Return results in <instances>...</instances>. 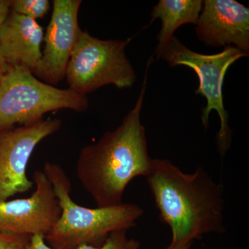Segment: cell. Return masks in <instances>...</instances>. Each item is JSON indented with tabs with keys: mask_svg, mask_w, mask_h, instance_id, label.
Wrapping results in <instances>:
<instances>
[{
	"mask_svg": "<svg viewBox=\"0 0 249 249\" xmlns=\"http://www.w3.org/2000/svg\"><path fill=\"white\" fill-rule=\"evenodd\" d=\"M58 119L41 120L30 125L0 131V201L27 193L34 182L27 166L36 146L61 127Z\"/></svg>",
	"mask_w": 249,
	"mask_h": 249,
	"instance_id": "7",
	"label": "cell"
},
{
	"mask_svg": "<svg viewBox=\"0 0 249 249\" xmlns=\"http://www.w3.org/2000/svg\"><path fill=\"white\" fill-rule=\"evenodd\" d=\"M203 8L201 0H160L152 10V20L162 22L156 53L165 48L174 37V33L183 24H196Z\"/></svg>",
	"mask_w": 249,
	"mask_h": 249,
	"instance_id": "12",
	"label": "cell"
},
{
	"mask_svg": "<svg viewBox=\"0 0 249 249\" xmlns=\"http://www.w3.org/2000/svg\"><path fill=\"white\" fill-rule=\"evenodd\" d=\"M145 178L160 219L172 231L168 247H191L204 234L225 231L222 186L202 167L187 174L169 160L153 159Z\"/></svg>",
	"mask_w": 249,
	"mask_h": 249,
	"instance_id": "1",
	"label": "cell"
},
{
	"mask_svg": "<svg viewBox=\"0 0 249 249\" xmlns=\"http://www.w3.org/2000/svg\"><path fill=\"white\" fill-rule=\"evenodd\" d=\"M36 190L29 197L0 201V232L45 236L61 214L52 183L45 173L34 174Z\"/></svg>",
	"mask_w": 249,
	"mask_h": 249,
	"instance_id": "8",
	"label": "cell"
},
{
	"mask_svg": "<svg viewBox=\"0 0 249 249\" xmlns=\"http://www.w3.org/2000/svg\"><path fill=\"white\" fill-rule=\"evenodd\" d=\"M42 172L53 186L61 209L58 220L45 236L52 248L101 247L112 232L134 227L143 214L140 206L130 203L95 209L80 206L72 200L71 181L60 165L46 162Z\"/></svg>",
	"mask_w": 249,
	"mask_h": 249,
	"instance_id": "3",
	"label": "cell"
},
{
	"mask_svg": "<svg viewBox=\"0 0 249 249\" xmlns=\"http://www.w3.org/2000/svg\"><path fill=\"white\" fill-rule=\"evenodd\" d=\"M43 40V29L37 21L14 11L0 27V50L10 67H22L34 73Z\"/></svg>",
	"mask_w": 249,
	"mask_h": 249,
	"instance_id": "11",
	"label": "cell"
},
{
	"mask_svg": "<svg viewBox=\"0 0 249 249\" xmlns=\"http://www.w3.org/2000/svg\"><path fill=\"white\" fill-rule=\"evenodd\" d=\"M127 231H120L112 232L102 246L94 247L83 245L77 249H139L140 242L127 237Z\"/></svg>",
	"mask_w": 249,
	"mask_h": 249,
	"instance_id": "14",
	"label": "cell"
},
{
	"mask_svg": "<svg viewBox=\"0 0 249 249\" xmlns=\"http://www.w3.org/2000/svg\"><path fill=\"white\" fill-rule=\"evenodd\" d=\"M130 40H100L82 30L67 65L69 89L86 95L107 85L131 88L137 76L125 54Z\"/></svg>",
	"mask_w": 249,
	"mask_h": 249,
	"instance_id": "5",
	"label": "cell"
},
{
	"mask_svg": "<svg viewBox=\"0 0 249 249\" xmlns=\"http://www.w3.org/2000/svg\"><path fill=\"white\" fill-rule=\"evenodd\" d=\"M11 9V1L0 0V27L9 14Z\"/></svg>",
	"mask_w": 249,
	"mask_h": 249,
	"instance_id": "17",
	"label": "cell"
},
{
	"mask_svg": "<svg viewBox=\"0 0 249 249\" xmlns=\"http://www.w3.org/2000/svg\"><path fill=\"white\" fill-rule=\"evenodd\" d=\"M11 8L18 14L35 19L43 18L50 9L49 0H14L11 1Z\"/></svg>",
	"mask_w": 249,
	"mask_h": 249,
	"instance_id": "13",
	"label": "cell"
},
{
	"mask_svg": "<svg viewBox=\"0 0 249 249\" xmlns=\"http://www.w3.org/2000/svg\"><path fill=\"white\" fill-rule=\"evenodd\" d=\"M165 249H171V248H170V247H168V248ZM183 249H190V247H186V248H184Z\"/></svg>",
	"mask_w": 249,
	"mask_h": 249,
	"instance_id": "19",
	"label": "cell"
},
{
	"mask_svg": "<svg viewBox=\"0 0 249 249\" xmlns=\"http://www.w3.org/2000/svg\"><path fill=\"white\" fill-rule=\"evenodd\" d=\"M198 38L211 47L233 46L249 53V9L235 0H206L196 23Z\"/></svg>",
	"mask_w": 249,
	"mask_h": 249,
	"instance_id": "10",
	"label": "cell"
},
{
	"mask_svg": "<svg viewBox=\"0 0 249 249\" xmlns=\"http://www.w3.org/2000/svg\"><path fill=\"white\" fill-rule=\"evenodd\" d=\"M88 106L86 95L44 83L22 67H10L0 81V131L36 124L50 111H84Z\"/></svg>",
	"mask_w": 249,
	"mask_h": 249,
	"instance_id": "4",
	"label": "cell"
},
{
	"mask_svg": "<svg viewBox=\"0 0 249 249\" xmlns=\"http://www.w3.org/2000/svg\"><path fill=\"white\" fill-rule=\"evenodd\" d=\"M157 59H163L170 66H186L196 72L199 78L196 94L206 99V107L201 110V121L205 127L209 126L211 111H217L220 119V129L217 135L219 153L224 155L231 142V132L228 125L229 114L223 100V84L229 67L248 54L233 46H228L215 54H202L191 50L173 37L165 48L157 53Z\"/></svg>",
	"mask_w": 249,
	"mask_h": 249,
	"instance_id": "6",
	"label": "cell"
},
{
	"mask_svg": "<svg viewBox=\"0 0 249 249\" xmlns=\"http://www.w3.org/2000/svg\"><path fill=\"white\" fill-rule=\"evenodd\" d=\"M9 65H8L7 62L5 60L2 54H1V50H0V81L2 79L4 75L9 71Z\"/></svg>",
	"mask_w": 249,
	"mask_h": 249,
	"instance_id": "18",
	"label": "cell"
},
{
	"mask_svg": "<svg viewBox=\"0 0 249 249\" xmlns=\"http://www.w3.org/2000/svg\"><path fill=\"white\" fill-rule=\"evenodd\" d=\"M146 88L145 76L135 106L120 125L83 147L78 156L77 178L97 207L123 203L127 185L137 177H146L151 170L153 159L149 155L145 129L141 122Z\"/></svg>",
	"mask_w": 249,
	"mask_h": 249,
	"instance_id": "2",
	"label": "cell"
},
{
	"mask_svg": "<svg viewBox=\"0 0 249 249\" xmlns=\"http://www.w3.org/2000/svg\"><path fill=\"white\" fill-rule=\"evenodd\" d=\"M80 0H54L53 13L44 36L45 45L34 74L55 85L66 76L67 65L81 29L78 21Z\"/></svg>",
	"mask_w": 249,
	"mask_h": 249,
	"instance_id": "9",
	"label": "cell"
},
{
	"mask_svg": "<svg viewBox=\"0 0 249 249\" xmlns=\"http://www.w3.org/2000/svg\"><path fill=\"white\" fill-rule=\"evenodd\" d=\"M31 236L0 232V249H26Z\"/></svg>",
	"mask_w": 249,
	"mask_h": 249,
	"instance_id": "15",
	"label": "cell"
},
{
	"mask_svg": "<svg viewBox=\"0 0 249 249\" xmlns=\"http://www.w3.org/2000/svg\"><path fill=\"white\" fill-rule=\"evenodd\" d=\"M26 249H54L45 243V237L35 235L31 237L30 242Z\"/></svg>",
	"mask_w": 249,
	"mask_h": 249,
	"instance_id": "16",
	"label": "cell"
}]
</instances>
